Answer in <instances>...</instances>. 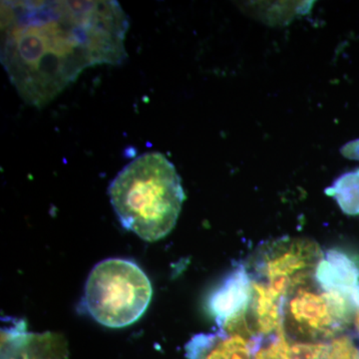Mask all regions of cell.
Here are the masks:
<instances>
[{
    "label": "cell",
    "instance_id": "obj_1",
    "mask_svg": "<svg viewBox=\"0 0 359 359\" xmlns=\"http://www.w3.org/2000/svg\"><path fill=\"white\" fill-rule=\"evenodd\" d=\"M117 1H1V63L22 100L42 108L85 69L127 58Z\"/></svg>",
    "mask_w": 359,
    "mask_h": 359
},
{
    "label": "cell",
    "instance_id": "obj_2",
    "mask_svg": "<svg viewBox=\"0 0 359 359\" xmlns=\"http://www.w3.org/2000/svg\"><path fill=\"white\" fill-rule=\"evenodd\" d=\"M120 223L146 242H157L176 226L186 199L173 163L145 153L123 168L108 189Z\"/></svg>",
    "mask_w": 359,
    "mask_h": 359
},
{
    "label": "cell",
    "instance_id": "obj_3",
    "mask_svg": "<svg viewBox=\"0 0 359 359\" xmlns=\"http://www.w3.org/2000/svg\"><path fill=\"white\" fill-rule=\"evenodd\" d=\"M152 294L150 280L138 264L108 259L97 264L87 278L84 309L104 327H128L147 311Z\"/></svg>",
    "mask_w": 359,
    "mask_h": 359
},
{
    "label": "cell",
    "instance_id": "obj_4",
    "mask_svg": "<svg viewBox=\"0 0 359 359\" xmlns=\"http://www.w3.org/2000/svg\"><path fill=\"white\" fill-rule=\"evenodd\" d=\"M309 282L295 287L287 297L283 323L311 339L332 337L351 320L356 309L348 297L325 292Z\"/></svg>",
    "mask_w": 359,
    "mask_h": 359
},
{
    "label": "cell",
    "instance_id": "obj_5",
    "mask_svg": "<svg viewBox=\"0 0 359 359\" xmlns=\"http://www.w3.org/2000/svg\"><path fill=\"white\" fill-rule=\"evenodd\" d=\"M323 255L316 243L306 238H283L259 252L257 273L273 294L287 301L290 292L309 282Z\"/></svg>",
    "mask_w": 359,
    "mask_h": 359
},
{
    "label": "cell",
    "instance_id": "obj_6",
    "mask_svg": "<svg viewBox=\"0 0 359 359\" xmlns=\"http://www.w3.org/2000/svg\"><path fill=\"white\" fill-rule=\"evenodd\" d=\"M252 280L243 264L229 273L208 301V309L219 328L245 313L252 299Z\"/></svg>",
    "mask_w": 359,
    "mask_h": 359
},
{
    "label": "cell",
    "instance_id": "obj_7",
    "mask_svg": "<svg viewBox=\"0 0 359 359\" xmlns=\"http://www.w3.org/2000/svg\"><path fill=\"white\" fill-rule=\"evenodd\" d=\"M316 285L327 292L348 297L359 287V264L355 259L339 250L323 255L316 271Z\"/></svg>",
    "mask_w": 359,
    "mask_h": 359
},
{
    "label": "cell",
    "instance_id": "obj_8",
    "mask_svg": "<svg viewBox=\"0 0 359 359\" xmlns=\"http://www.w3.org/2000/svg\"><path fill=\"white\" fill-rule=\"evenodd\" d=\"M259 344V339H247L243 335L228 334L222 330L221 334L194 337L188 351L191 359H252Z\"/></svg>",
    "mask_w": 359,
    "mask_h": 359
},
{
    "label": "cell",
    "instance_id": "obj_9",
    "mask_svg": "<svg viewBox=\"0 0 359 359\" xmlns=\"http://www.w3.org/2000/svg\"><path fill=\"white\" fill-rule=\"evenodd\" d=\"M325 194L337 201L344 214L359 216V168L339 177Z\"/></svg>",
    "mask_w": 359,
    "mask_h": 359
},
{
    "label": "cell",
    "instance_id": "obj_10",
    "mask_svg": "<svg viewBox=\"0 0 359 359\" xmlns=\"http://www.w3.org/2000/svg\"><path fill=\"white\" fill-rule=\"evenodd\" d=\"M287 337L282 330L273 337L268 346L257 351L256 359H292L285 351Z\"/></svg>",
    "mask_w": 359,
    "mask_h": 359
},
{
    "label": "cell",
    "instance_id": "obj_11",
    "mask_svg": "<svg viewBox=\"0 0 359 359\" xmlns=\"http://www.w3.org/2000/svg\"><path fill=\"white\" fill-rule=\"evenodd\" d=\"M340 153L346 159L359 161V139L348 142L342 146Z\"/></svg>",
    "mask_w": 359,
    "mask_h": 359
},
{
    "label": "cell",
    "instance_id": "obj_12",
    "mask_svg": "<svg viewBox=\"0 0 359 359\" xmlns=\"http://www.w3.org/2000/svg\"><path fill=\"white\" fill-rule=\"evenodd\" d=\"M355 323H356V328H358V334H359V311H358V313H356Z\"/></svg>",
    "mask_w": 359,
    "mask_h": 359
}]
</instances>
